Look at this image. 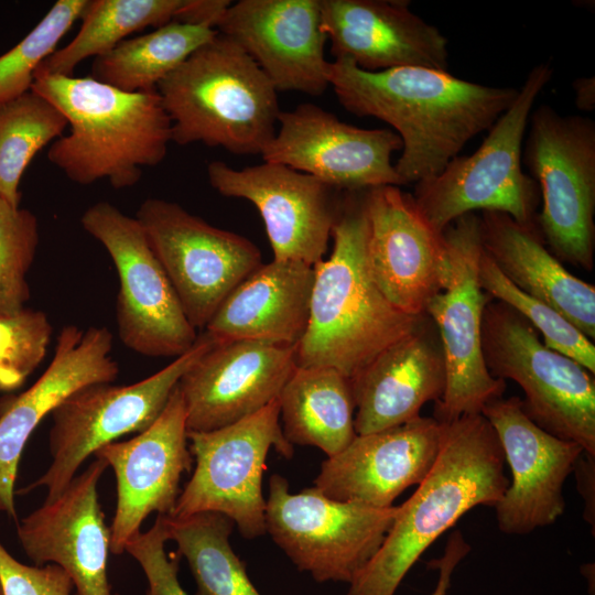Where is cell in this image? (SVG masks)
<instances>
[{
	"label": "cell",
	"mask_w": 595,
	"mask_h": 595,
	"mask_svg": "<svg viewBox=\"0 0 595 595\" xmlns=\"http://www.w3.org/2000/svg\"><path fill=\"white\" fill-rule=\"evenodd\" d=\"M339 104L358 117H375L400 137L394 170L402 184L431 178L464 145L488 130L510 107L518 89L465 80L446 71L399 67L363 71L348 58L327 66Z\"/></svg>",
	"instance_id": "6da1fadb"
},
{
	"label": "cell",
	"mask_w": 595,
	"mask_h": 595,
	"mask_svg": "<svg viewBox=\"0 0 595 595\" xmlns=\"http://www.w3.org/2000/svg\"><path fill=\"white\" fill-rule=\"evenodd\" d=\"M497 434L482 414L441 423L436 459L347 595H394L421 554L472 508L496 506L509 479Z\"/></svg>",
	"instance_id": "7a4b0ae2"
},
{
	"label": "cell",
	"mask_w": 595,
	"mask_h": 595,
	"mask_svg": "<svg viewBox=\"0 0 595 595\" xmlns=\"http://www.w3.org/2000/svg\"><path fill=\"white\" fill-rule=\"evenodd\" d=\"M365 192L343 193L331 232L333 251L313 267L309 324L296 345V366H328L349 379L413 332L426 315L401 312L374 281Z\"/></svg>",
	"instance_id": "3957f363"
},
{
	"label": "cell",
	"mask_w": 595,
	"mask_h": 595,
	"mask_svg": "<svg viewBox=\"0 0 595 595\" xmlns=\"http://www.w3.org/2000/svg\"><path fill=\"white\" fill-rule=\"evenodd\" d=\"M31 90L66 117L69 133L47 159L72 182L107 180L116 190L136 185L143 166L160 164L172 142L171 120L158 93H127L90 76L35 74Z\"/></svg>",
	"instance_id": "277c9868"
},
{
	"label": "cell",
	"mask_w": 595,
	"mask_h": 595,
	"mask_svg": "<svg viewBox=\"0 0 595 595\" xmlns=\"http://www.w3.org/2000/svg\"><path fill=\"white\" fill-rule=\"evenodd\" d=\"M156 90L176 144L202 142L236 155H261L275 136L280 112L275 88L257 63L220 33Z\"/></svg>",
	"instance_id": "5b68a950"
},
{
	"label": "cell",
	"mask_w": 595,
	"mask_h": 595,
	"mask_svg": "<svg viewBox=\"0 0 595 595\" xmlns=\"http://www.w3.org/2000/svg\"><path fill=\"white\" fill-rule=\"evenodd\" d=\"M551 77L549 64L536 65L473 154L455 156L441 173L415 184L414 203L436 232L475 210H497L537 225L540 191L522 170V141L536 99Z\"/></svg>",
	"instance_id": "8992f818"
},
{
	"label": "cell",
	"mask_w": 595,
	"mask_h": 595,
	"mask_svg": "<svg viewBox=\"0 0 595 595\" xmlns=\"http://www.w3.org/2000/svg\"><path fill=\"white\" fill-rule=\"evenodd\" d=\"M480 343L488 372L521 387L523 412L534 424L595 456L593 374L549 348L522 315L499 301L484 310Z\"/></svg>",
	"instance_id": "52a82bcc"
},
{
	"label": "cell",
	"mask_w": 595,
	"mask_h": 595,
	"mask_svg": "<svg viewBox=\"0 0 595 595\" xmlns=\"http://www.w3.org/2000/svg\"><path fill=\"white\" fill-rule=\"evenodd\" d=\"M523 163L542 199L536 223L561 261L592 271L595 251V122L549 105L530 113Z\"/></svg>",
	"instance_id": "ba28073f"
},
{
	"label": "cell",
	"mask_w": 595,
	"mask_h": 595,
	"mask_svg": "<svg viewBox=\"0 0 595 595\" xmlns=\"http://www.w3.org/2000/svg\"><path fill=\"white\" fill-rule=\"evenodd\" d=\"M213 344L214 339L203 331L190 350L150 377L123 386L93 382L69 394L51 413L50 466L18 494L44 487V501H51L97 450L148 429L164 410L182 376Z\"/></svg>",
	"instance_id": "9c48e42d"
},
{
	"label": "cell",
	"mask_w": 595,
	"mask_h": 595,
	"mask_svg": "<svg viewBox=\"0 0 595 595\" xmlns=\"http://www.w3.org/2000/svg\"><path fill=\"white\" fill-rule=\"evenodd\" d=\"M399 506L337 501L311 487L298 494L274 474L266 500V530L292 563L318 583H351L382 544Z\"/></svg>",
	"instance_id": "30bf717a"
},
{
	"label": "cell",
	"mask_w": 595,
	"mask_h": 595,
	"mask_svg": "<svg viewBox=\"0 0 595 595\" xmlns=\"http://www.w3.org/2000/svg\"><path fill=\"white\" fill-rule=\"evenodd\" d=\"M187 440L195 467L169 516L215 511L230 518L244 538L267 533L262 495L267 455L271 447L286 459L294 453L282 431L279 399L232 424L187 431Z\"/></svg>",
	"instance_id": "8fae6325"
},
{
	"label": "cell",
	"mask_w": 595,
	"mask_h": 595,
	"mask_svg": "<svg viewBox=\"0 0 595 595\" xmlns=\"http://www.w3.org/2000/svg\"><path fill=\"white\" fill-rule=\"evenodd\" d=\"M80 224L116 267V321L122 344L148 357L176 358L190 350L198 335L138 219L98 202L84 212Z\"/></svg>",
	"instance_id": "7c38bea8"
},
{
	"label": "cell",
	"mask_w": 595,
	"mask_h": 595,
	"mask_svg": "<svg viewBox=\"0 0 595 595\" xmlns=\"http://www.w3.org/2000/svg\"><path fill=\"white\" fill-rule=\"evenodd\" d=\"M136 218L195 329L204 331L232 290L262 264L252 241L176 203L147 198Z\"/></svg>",
	"instance_id": "4fadbf2b"
},
{
	"label": "cell",
	"mask_w": 595,
	"mask_h": 595,
	"mask_svg": "<svg viewBox=\"0 0 595 595\" xmlns=\"http://www.w3.org/2000/svg\"><path fill=\"white\" fill-rule=\"evenodd\" d=\"M443 235L452 272L446 288L429 302L425 314L439 332L446 369L445 391L435 402L433 418L448 423L465 414L482 413L487 403L502 397L506 381L488 372L482 353L483 313L493 299L478 282L479 216L469 213L457 218Z\"/></svg>",
	"instance_id": "5bb4252c"
},
{
	"label": "cell",
	"mask_w": 595,
	"mask_h": 595,
	"mask_svg": "<svg viewBox=\"0 0 595 595\" xmlns=\"http://www.w3.org/2000/svg\"><path fill=\"white\" fill-rule=\"evenodd\" d=\"M210 186L226 197L251 202L263 219L273 260L314 267L323 260L344 191L279 163L236 170L207 165Z\"/></svg>",
	"instance_id": "9a60e30c"
},
{
	"label": "cell",
	"mask_w": 595,
	"mask_h": 595,
	"mask_svg": "<svg viewBox=\"0 0 595 595\" xmlns=\"http://www.w3.org/2000/svg\"><path fill=\"white\" fill-rule=\"evenodd\" d=\"M279 131L262 152L264 162L312 175L340 191L403 185L391 162L402 149L390 129H363L313 104L280 110Z\"/></svg>",
	"instance_id": "2e32d148"
},
{
	"label": "cell",
	"mask_w": 595,
	"mask_h": 595,
	"mask_svg": "<svg viewBox=\"0 0 595 595\" xmlns=\"http://www.w3.org/2000/svg\"><path fill=\"white\" fill-rule=\"evenodd\" d=\"M365 206L374 281L398 310L424 315L429 302L446 288L452 272L444 235L428 224L413 196L399 186L366 190Z\"/></svg>",
	"instance_id": "e0dca14e"
},
{
	"label": "cell",
	"mask_w": 595,
	"mask_h": 595,
	"mask_svg": "<svg viewBox=\"0 0 595 595\" xmlns=\"http://www.w3.org/2000/svg\"><path fill=\"white\" fill-rule=\"evenodd\" d=\"M94 456L105 459L115 473L117 499L109 527L110 553L121 555L152 512L172 513L182 490V475L192 469L194 458L178 387L148 429L130 440L104 445Z\"/></svg>",
	"instance_id": "ac0fdd59"
},
{
	"label": "cell",
	"mask_w": 595,
	"mask_h": 595,
	"mask_svg": "<svg viewBox=\"0 0 595 595\" xmlns=\"http://www.w3.org/2000/svg\"><path fill=\"white\" fill-rule=\"evenodd\" d=\"M482 414L494 428L511 470V483L495 506L499 529L527 534L554 523L565 510L564 483L584 450L534 424L519 397L493 400Z\"/></svg>",
	"instance_id": "d6986e66"
},
{
	"label": "cell",
	"mask_w": 595,
	"mask_h": 595,
	"mask_svg": "<svg viewBox=\"0 0 595 595\" xmlns=\"http://www.w3.org/2000/svg\"><path fill=\"white\" fill-rule=\"evenodd\" d=\"M107 467L105 459L95 457L57 498L17 523L19 542L33 565H58L78 595H120L108 577L110 530L98 498Z\"/></svg>",
	"instance_id": "ffe728a7"
},
{
	"label": "cell",
	"mask_w": 595,
	"mask_h": 595,
	"mask_svg": "<svg viewBox=\"0 0 595 595\" xmlns=\"http://www.w3.org/2000/svg\"><path fill=\"white\" fill-rule=\"evenodd\" d=\"M296 367V346L215 342L182 376L187 431H213L278 399Z\"/></svg>",
	"instance_id": "44dd1931"
},
{
	"label": "cell",
	"mask_w": 595,
	"mask_h": 595,
	"mask_svg": "<svg viewBox=\"0 0 595 595\" xmlns=\"http://www.w3.org/2000/svg\"><path fill=\"white\" fill-rule=\"evenodd\" d=\"M216 30L257 63L277 91L320 96L329 86L320 0H240L226 8Z\"/></svg>",
	"instance_id": "7402d4cb"
},
{
	"label": "cell",
	"mask_w": 595,
	"mask_h": 595,
	"mask_svg": "<svg viewBox=\"0 0 595 595\" xmlns=\"http://www.w3.org/2000/svg\"><path fill=\"white\" fill-rule=\"evenodd\" d=\"M105 326H64L51 364L22 393L0 402V511L17 521L14 486L24 446L42 420L69 394L93 382H113L119 366Z\"/></svg>",
	"instance_id": "603a6c76"
},
{
	"label": "cell",
	"mask_w": 595,
	"mask_h": 595,
	"mask_svg": "<svg viewBox=\"0 0 595 595\" xmlns=\"http://www.w3.org/2000/svg\"><path fill=\"white\" fill-rule=\"evenodd\" d=\"M440 442L441 423L422 415L393 428L357 434L345 450L322 463L315 487L337 501L391 507L404 489L425 478Z\"/></svg>",
	"instance_id": "cb8c5ba5"
},
{
	"label": "cell",
	"mask_w": 595,
	"mask_h": 595,
	"mask_svg": "<svg viewBox=\"0 0 595 595\" xmlns=\"http://www.w3.org/2000/svg\"><path fill=\"white\" fill-rule=\"evenodd\" d=\"M405 0H320L331 53L367 72L423 67L448 72V40Z\"/></svg>",
	"instance_id": "d4e9b609"
},
{
	"label": "cell",
	"mask_w": 595,
	"mask_h": 595,
	"mask_svg": "<svg viewBox=\"0 0 595 595\" xmlns=\"http://www.w3.org/2000/svg\"><path fill=\"white\" fill-rule=\"evenodd\" d=\"M355 431L378 432L420 416L422 407L442 399L446 369L439 332L425 315L350 379Z\"/></svg>",
	"instance_id": "484cf974"
},
{
	"label": "cell",
	"mask_w": 595,
	"mask_h": 595,
	"mask_svg": "<svg viewBox=\"0 0 595 595\" xmlns=\"http://www.w3.org/2000/svg\"><path fill=\"white\" fill-rule=\"evenodd\" d=\"M314 268L298 261L262 263L221 303L206 325L215 342L296 346L309 324Z\"/></svg>",
	"instance_id": "4316f807"
},
{
	"label": "cell",
	"mask_w": 595,
	"mask_h": 595,
	"mask_svg": "<svg viewBox=\"0 0 595 595\" xmlns=\"http://www.w3.org/2000/svg\"><path fill=\"white\" fill-rule=\"evenodd\" d=\"M479 231L483 250L505 278L595 339V286L567 271L547 249L537 225L520 224L501 212L484 210Z\"/></svg>",
	"instance_id": "83f0119b"
},
{
	"label": "cell",
	"mask_w": 595,
	"mask_h": 595,
	"mask_svg": "<svg viewBox=\"0 0 595 595\" xmlns=\"http://www.w3.org/2000/svg\"><path fill=\"white\" fill-rule=\"evenodd\" d=\"M284 437L292 444L311 445L332 457L356 437L351 382L328 366H296L280 396Z\"/></svg>",
	"instance_id": "f1b7e54d"
},
{
	"label": "cell",
	"mask_w": 595,
	"mask_h": 595,
	"mask_svg": "<svg viewBox=\"0 0 595 595\" xmlns=\"http://www.w3.org/2000/svg\"><path fill=\"white\" fill-rule=\"evenodd\" d=\"M209 24L172 21L126 39L94 58L90 77L127 93L154 91L191 54L217 35Z\"/></svg>",
	"instance_id": "f546056e"
},
{
	"label": "cell",
	"mask_w": 595,
	"mask_h": 595,
	"mask_svg": "<svg viewBox=\"0 0 595 595\" xmlns=\"http://www.w3.org/2000/svg\"><path fill=\"white\" fill-rule=\"evenodd\" d=\"M187 0H88L75 37L46 57L35 74L73 76L88 57L104 55L133 32L176 21Z\"/></svg>",
	"instance_id": "4dcf8cb0"
},
{
	"label": "cell",
	"mask_w": 595,
	"mask_h": 595,
	"mask_svg": "<svg viewBox=\"0 0 595 595\" xmlns=\"http://www.w3.org/2000/svg\"><path fill=\"white\" fill-rule=\"evenodd\" d=\"M167 540L177 545L196 583L195 595H260L250 581L246 564L234 552V522L215 511L182 518L163 516Z\"/></svg>",
	"instance_id": "1f68e13d"
},
{
	"label": "cell",
	"mask_w": 595,
	"mask_h": 595,
	"mask_svg": "<svg viewBox=\"0 0 595 595\" xmlns=\"http://www.w3.org/2000/svg\"><path fill=\"white\" fill-rule=\"evenodd\" d=\"M68 127L62 111L30 90L0 104V196L20 207V182L37 152Z\"/></svg>",
	"instance_id": "d6a6232c"
},
{
	"label": "cell",
	"mask_w": 595,
	"mask_h": 595,
	"mask_svg": "<svg viewBox=\"0 0 595 595\" xmlns=\"http://www.w3.org/2000/svg\"><path fill=\"white\" fill-rule=\"evenodd\" d=\"M477 274L483 291L522 315L541 334L542 342L549 348L572 358L595 375L593 340L556 310L515 286L498 270L483 247Z\"/></svg>",
	"instance_id": "836d02e7"
},
{
	"label": "cell",
	"mask_w": 595,
	"mask_h": 595,
	"mask_svg": "<svg viewBox=\"0 0 595 595\" xmlns=\"http://www.w3.org/2000/svg\"><path fill=\"white\" fill-rule=\"evenodd\" d=\"M87 1H56L26 36L0 56V104L31 90L35 71L80 19Z\"/></svg>",
	"instance_id": "e575fe53"
},
{
	"label": "cell",
	"mask_w": 595,
	"mask_h": 595,
	"mask_svg": "<svg viewBox=\"0 0 595 595\" xmlns=\"http://www.w3.org/2000/svg\"><path fill=\"white\" fill-rule=\"evenodd\" d=\"M39 241L36 216L0 196V313H17L29 301L26 274Z\"/></svg>",
	"instance_id": "d590c367"
},
{
	"label": "cell",
	"mask_w": 595,
	"mask_h": 595,
	"mask_svg": "<svg viewBox=\"0 0 595 595\" xmlns=\"http://www.w3.org/2000/svg\"><path fill=\"white\" fill-rule=\"evenodd\" d=\"M53 328L42 311L0 313V391L21 387L43 361Z\"/></svg>",
	"instance_id": "8d00e7d4"
},
{
	"label": "cell",
	"mask_w": 595,
	"mask_h": 595,
	"mask_svg": "<svg viewBox=\"0 0 595 595\" xmlns=\"http://www.w3.org/2000/svg\"><path fill=\"white\" fill-rule=\"evenodd\" d=\"M167 533L162 515L147 531H139L126 544L125 552L141 566L148 581L147 595H188L177 577L178 559L165 552Z\"/></svg>",
	"instance_id": "74e56055"
},
{
	"label": "cell",
	"mask_w": 595,
	"mask_h": 595,
	"mask_svg": "<svg viewBox=\"0 0 595 595\" xmlns=\"http://www.w3.org/2000/svg\"><path fill=\"white\" fill-rule=\"evenodd\" d=\"M0 584L3 595H78L71 576L62 567L24 564L1 542Z\"/></svg>",
	"instance_id": "f35d334b"
},
{
	"label": "cell",
	"mask_w": 595,
	"mask_h": 595,
	"mask_svg": "<svg viewBox=\"0 0 595 595\" xmlns=\"http://www.w3.org/2000/svg\"><path fill=\"white\" fill-rule=\"evenodd\" d=\"M470 547L459 530L448 538L442 558L429 562V567L437 569L439 580L432 595H446L455 567L467 555Z\"/></svg>",
	"instance_id": "ab89813d"
},
{
	"label": "cell",
	"mask_w": 595,
	"mask_h": 595,
	"mask_svg": "<svg viewBox=\"0 0 595 595\" xmlns=\"http://www.w3.org/2000/svg\"><path fill=\"white\" fill-rule=\"evenodd\" d=\"M573 472L577 489L584 500V519L595 527V456L583 452L575 462Z\"/></svg>",
	"instance_id": "60d3db41"
},
{
	"label": "cell",
	"mask_w": 595,
	"mask_h": 595,
	"mask_svg": "<svg viewBox=\"0 0 595 595\" xmlns=\"http://www.w3.org/2000/svg\"><path fill=\"white\" fill-rule=\"evenodd\" d=\"M575 91V104L584 111L595 109V79L592 77H578L572 83Z\"/></svg>",
	"instance_id": "b9f144b4"
},
{
	"label": "cell",
	"mask_w": 595,
	"mask_h": 595,
	"mask_svg": "<svg viewBox=\"0 0 595 595\" xmlns=\"http://www.w3.org/2000/svg\"><path fill=\"white\" fill-rule=\"evenodd\" d=\"M0 595H3V594H2V588H1V584H0Z\"/></svg>",
	"instance_id": "7bdbcfd3"
}]
</instances>
